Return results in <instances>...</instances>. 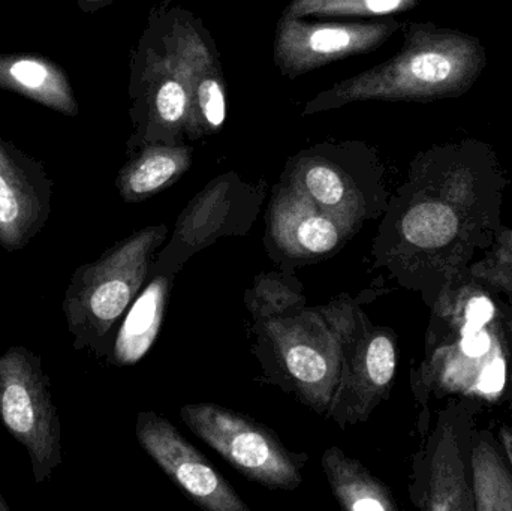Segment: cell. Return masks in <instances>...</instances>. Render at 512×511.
<instances>
[{"label": "cell", "instance_id": "484cf974", "mask_svg": "<svg viewBox=\"0 0 512 511\" xmlns=\"http://www.w3.org/2000/svg\"><path fill=\"white\" fill-rule=\"evenodd\" d=\"M9 507L6 506L5 501H3L2 495H0V511H8Z\"/></svg>", "mask_w": 512, "mask_h": 511}, {"label": "cell", "instance_id": "ac0fdd59", "mask_svg": "<svg viewBox=\"0 0 512 511\" xmlns=\"http://www.w3.org/2000/svg\"><path fill=\"white\" fill-rule=\"evenodd\" d=\"M420 0H291L285 14L306 17H379L415 8Z\"/></svg>", "mask_w": 512, "mask_h": 511}, {"label": "cell", "instance_id": "30bf717a", "mask_svg": "<svg viewBox=\"0 0 512 511\" xmlns=\"http://www.w3.org/2000/svg\"><path fill=\"white\" fill-rule=\"evenodd\" d=\"M135 432L147 455L192 503L209 511H249L233 486L165 417L140 413Z\"/></svg>", "mask_w": 512, "mask_h": 511}, {"label": "cell", "instance_id": "44dd1931", "mask_svg": "<svg viewBox=\"0 0 512 511\" xmlns=\"http://www.w3.org/2000/svg\"><path fill=\"white\" fill-rule=\"evenodd\" d=\"M463 351L466 356L480 357L486 354L490 348V336L487 335L484 327L474 326V324L466 323L463 329Z\"/></svg>", "mask_w": 512, "mask_h": 511}, {"label": "cell", "instance_id": "8992f818", "mask_svg": "<svg viewBox=\"0 0 512 511\" xmlns=\"http://www.w3.org/2000/svg\"><path fill=\"white\" fill-rule=\"evenodd\" d=\"M261 197L233 177L207 186L177 219L171 242L159 251L153 273L176 275L197 252L227 236L248 233L258 215Z\"/></svg>", "mask_w": 512, "mask_h": 511}, {"label": "cell", "instance_id": "cb8c5ba5", "mask_svg": "<svg viewBox=\"0 0 512 511\" xmlns=\"http://www.w3.org/2000/svg\"><path fill=\"white\" fill-rule=\"evenodd\" d=\"M77 2L84 12H95L98 9L104 8V6L110 5V3H113V0H77Z\"/></svg>", "mask_w": 512, "mask_h": 511}, {"label": "cell", "instance_id": "ba28073f", "mask_svg": "<svg viewBox=\"0 0 512 511\" xmlns=\"http://www.w3.org/2000/svg\"><path fill=\"white\" fill-rule=\"evenodd\" d=\"M402 23L390 18L373 23H307L283 12L277 23L274 62L289 78L328 63L369 53L391 38Z\"/></svg>", "mask_w": 512, "mask_h": 511}, {"label": "cell", "instance_id": "6da1fadb", "mask_svg": "<svg viewBox=\"0 0 512 511\" xmlns=\"http://www.w3.org/2000/svg\"><path fill=\"white\" fill-rule=\"evenodd\" d=\"M486 65V48L475 36L433 23H409L405 44L396 56L318 93L303 113L360 101L459 98L474 86Z\"/></svg>", "mask_w": 512, "mask_h": 511}, {"label": "cell", "instance_id": "4fadbf2b", "mask_svg": "<svg viewBox=\"0 0 512 511\" xmlns=\"http://www.w3.org/2000/svg\"><path fill=\"white\" fill-rule=\"evenodd\" d=\"M210 63L207 48L200 39L183 36L176 51H170L161 62L162 72L150 96V120L161 128L164 144L188 129L195 134L194 87L198 75Z\"/></svg>", "mask_w": 512, "mask_h": 511}, {"label": "cell", "instance_id": "8fae6325", "mask_svg": "<svg viewBox=\"0 0 512 511\" xmlns=\"http://www.w3.org/2000/svg\"><path fill=\"white\" fill-rule=\"evenodd\" d=\"M53 182L41 162L0 138V246L26 248L47 225Z\"/></svg>", "mask_w": 512, "mask_h": 511}, {"label": "cell", "instance_id": "5bb4252c", "mask_svg": "<svg viewBox=\"0 0 512 511\" xmlns=\"http://www.w3.org/2000/svg\"><path fill=\"white\" fill-rule=\"evenodd\" d=\"M171 278L173 275L167 273H153L149 284L132 303L119 332L114 336L110 351L114 365H135L152 350L164 321Z\"/></svg>", "mask_w": 512, "mask_h": 511}, {"label": "cell", "instance_id": "7a4b0ae2", "mask_svg": "<svg viewBox=\"0 0 512 511\" xmlns=\"http://www.w3.org/2000/svg\"><path fill=\"white\" fill-rule=\"evenodd\" d=\"M167 236L165 225L143 228L75 270L62 303L75 350L110 354L114 327L153 275Z\"/></svg>", "mask_w": 512, "mask_h": 511}, {"label": "cell", "instance_id": "7c38bea8", "mask_svg": "<svg viewBox=\"0 0 512 511\" xmlns=\"http://www.w3.org/2000/svg\"><path fill=\"white\" fill-rule=\"evenodd\" d=\"M286 182L336 218L360 228L376 213V183H366L321 150H307L286 170Z\"/></svg>", "mask_w": 512, "mask_h": 511}, {"label": "cell", "instance_id": "603a6c76", "mask_svg": "<svg viewBox=\"0 0 512 511\" xmlns=\"http://www.w3.org/2000/svg\"><path fill=\"white\" fill-rule=\"evenodd\" d=\"M493 312H495V306L487 297H475L466 309V320H468L466 323L484 327L492 320Z\"/></svg>", "mask_w": 512, "mask_h": 511}, {"label": "cell", "instance_id": "9c48e42d", "mask_svg": "<svg viewBox=\"0 0 512 511\" xmlns=\"http://www.w3.org/2000/svg\"><path fill=\"white\" fill-rule=\"evenodd\" d=\"M358 230L283 180L271 198L265 245L270 251L274 249L282 261L313 263L336 254Z\"/></svg>", "mask_w": 512, "mask_h": 511}, {"label": "cell", "instance_id": "9a60e30c", "mask_svg": "<svg viewBox=\"0 0 512 511\" xmlns=\"http://www.w3.org/2000/svg\"><path fill=\"white\" fill-rule=\"evenodd\" d=\"M0 89L12 90L66 116L78 113L74 90L65 72L42 57L0 56Z\"/></svg>", "mask_w": 512, "mask_h": 511}, {"label": "cell", "instance_id": "277c9868", "mask_svg": "<svg viewBox=\"0 0 512 511\" xmlns=\"http://www.w3.org/2000/svg\"><path fill=\"white\" fill-rule=\"evenodd\" d=\"M0 422L29 453L33 479L47 482L62 464V429L41 357L15 345L0 356Z\"/></svg>", "mask_w": 512, "mask_h": 511}, {"label": "cell", "instance_id": "ffe728a7", "mask_svg": "<svg viewBox=\"0 0 512 511\" xmlns=\"http://www.w3.org/2000/svg\"><path fill=\"white\" fill-rule=\"evenodd\" d=\"M209 65L200 72L194 87L195 132L201 123H204L209 131H218L227 117L224 86L216 74L209 71Z\"/></svg>", "mask_w": 512, "mask_h": 511}, {"label": "cell", "instance_id": "2e32d148", "mask_svg": "<svg viewBox=\"0 0 512 511\" xmlns=\"http://www.w3.org/2000/svg\"><path fill=\"white\" fill-rule=\"evenodd\" d=\"M191 164V153L173 144H150L132 159L117 179L123 200L138 203L176 182Z\"/></svg>", "mask_w": 512, "mask_h": 511}, {"label": "cell", "instance_id": "3957f363", "mask_svg": "<svg viewBox=\"0 0 512 511\" xmlns=\"http://www.w3.org/2000/svg\"><path fill=\"white\" fill-rule=\"evenodd\" d=\"M292 389L318 413L333 410L345 374V354L330 309L301 311L258 323Z\"/></svg>", "mask_w": 512, "mask_h": 511}, {"label": "cell", "instance_id": "7402d4cb", "mask_svg": "<svg viewBox=\"0 0 512 511\" xmlns=\"http://www.w3.org/2000/svg\"><path fill=\"white\" fill-rule=\"evenodd\" d=\"M505 384V363L501 359L493 360L480 378V390L487 395L501 392Z\"/></svg>", "mask_w": 512, "mask_h": 511}, {"label": "cell", "instance_id": "5b68a950", "mask_svg": "<svg viewBox=\"0 0 512 511\" xmlns=\"http://www.w3.org/2000/svg\"><path fill=\"white\" fill-rule=\"evenodd\" d=\"M180 416L246 479L283 491H294L303 482L300 462L267 426L215 404L185 405Z\"/></svg>", "mask_w": 512, "mask_h": 511}, {"label": "cell", "instance_id": "d4e9b609", "mask_svg": "<svg viewBox=\"0 0 512 511\" xmlns=\"http://www.w3.org/2000/svg\"><path fill=\"white\" fill-rule=\"evenodd\" d=\"M502 435H504L505 447H507L508 456H510L512 462V434L507 429H504Z\"/></svg>", "mask_w": 512, "mask_h": 511}, {"label": "cell", "instance_id": "e0dca14e", "mask_svg": "<svg viewBox=\"0 0 512 511\" xmlns=\"http://www.w3.org/2000/svg\"><path fill=\"white\" fill-rule=\"evenodd\" d=\"M322 468L337 503L348 511L396 510L388 489L360 462L331 447L322 456Z\"/></svg>", "mask_w": 512, "mask_h": 511}, {"label": "cell", "instance_id": "52a82bcc", "mask_svg": "<svg viewBox=\"0 0 512 511\" xmlns=\"http://www.w3.org/2000/svg\"><path fill=\"white\" fill-rule=\"evenodd\" d=\"M330 311L345 354V374L330 417L343 425L361 422L390 389L396 374V345L387 330L351 320L349 312L340 315L339 308L331 306Z\"/></svg>", "mask_w": 512, "mask_h": 511}, {"label": "cell", "instance_id": "d6986e66", "mask_svg": "<svg viewBox=\"0 0 512 511\" xmlns=\"http://www.w3.org/2000/svg\"><path fill=\"white\" fill-rule=\"evenodd\" d=\"M249 311L254 314L256 323L271 320V318L288 317L304 309L303 294L295 291L283 276L261 275L256 278L255 287L248 291Z\"/></svg>", "mask_w": 512, "mask_h": 511}]
</instances>
